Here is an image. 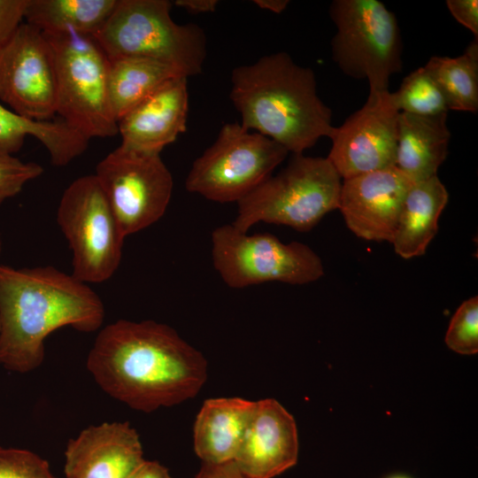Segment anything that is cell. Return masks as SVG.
Listing matches in <instances>:
<instances>
[{"label":"cell","instance_id":"1","mask_svg":"<svg viewBox=\"0 0 478 478\" xmlns=\"http://www.w3.org/2000/svg\"><path fill=\"white\" fill-rule=\"evenodd\" d=\"M87 368L110 397L150 412L195 397L207 377L203 354L171 327L119 320L98 333Z\"/></svg>","mask_w":478,"mask_h":478},{"label":"cell","instance_id":"2","mask_svg":"<svg viewBox=\"0 0 478 478\" xmlns=\"http://www.w3.org/2000/svg\"><path fill=\"white\" fill-rule=\"evenodd\" d=\"M104 306L86 283L53 266L14 268L0 265V364L28 373L44 358V340L70 326L99 329Z\"/></svg>","mask_w":478,"mask_h":478},{"label":"cell","instance_id":"3","mask_svg":"<svg viewBox=\"0 0 478 478\" xmlns=\"http://www.w3.org/2000/svg\"><path fill=\"white\" fill-rule=\"evenodd\" d=\"M229 97L243 128L293 154H303L321 137H329L335 127L331 109L317 93L314 72L284 51L235 67Z\"/></svg>","mask_w":478,"mask_h":478},{"label":"cell","instance_id":"4","mask_svg":"<svg viewBox=\"0 0 478 478\" xmlns=\"http://www.w3.org/2000/svg\"><path fill=\"white\" fill-rule=\"evenodd\" d=\"M168 0H118L93 35L109 58L140 57L174 67L188 78L202 72L206 37L197 24L175 23Z\"/></svg>","mask_w":478,"mask_h":478},{"label":"cell","instance_id":"5","mask_svg":"<svg viewBox=\"0 0 478 478\" xmlns=\"http://www.w3.org/2000/svg\"><path fill=\"white\" fill-rule=\"evenodd\" d=\"M341 187V177L328 158L293 154L285 168L237 202L231 224L244 233L258 222L309 231L338 209Z\"/></svg>","mask_w":478,"mask_h":478},{"label":"cell","instance_id":"6","mask_svg":"<svg viewBox=\"0 0 478 478\" xmlns=\"http://www.w3.org/2000/svg\"><path fill=\"white\" fill-rule=\"evenodd\" d=\"M43 34L56 64L57 114L88 140L119 134L108 94L110 60L95 37L73 29Z\"/></svg>","mask_w":478,"mask_h":478},{"label":"cell","instance_id":"7","mask_svg":"<svg viewBox=\"0 0 478 478\" xmlns=\"http://www.w3.org/2000/svg\"><path fill=\"white\" fill-rule=\"evenodd\" d=\"M329 15L336 27L334 62L347 76L366 79L369 94L389 91L401 72L403 44L395 14L378 0H335Z\"/></svg>","mask_w":478,"mask_h":478},{"label":"cell","instance_id":"8","mask_svg":"<svg viewBox=\"0 0 478 478\" xmlns=\"http://www.w3.org/2000/svg\"><path fill=\"white\" fill-rule=\"evenodd\" d=\"M288 154L267 136L240 123H226L215 142L193 162L186 189L214 202L237 203L271 176Z\"/></svg>","mask_w":478,"mask_h":478},{"label":"cell","instance_id":"9","mask_svg":"<svg viewBox=\"0 0 478 478\" xmlns=\"http://www.w3.org/2000/svg\"><path fill=\"white\" fill-rule=\"evenodd\" d=\"M57 221L72 251V275L84 283L110 279L126 237L95 174L79 177L65 189Z\"/></svg>","mask_w":478,"mask_h":478},{"label":"cell","instance_id":"10","mask_svg":"<svg viewBox=\"0 0 478 478\" xmlns=\"http://www.w3.org/2000/svg\"><path fill=\"white\" fill-rule=\"evenodd\" d=\"M212 257L224 282L242 289L268 281L306 284L324 274L320 257L306 244L281 243L274 235H247L232 224L212 233Z\"/></svg>","mask_w":478,"mask_h":478},{"label":"cell","instance_id":"11","mask_svg":"<svg viewBox=\"0 0 478 478\" xmlns=\"http://www.w3.org/2000/svg\"><path fill=\"white\" fill-rule=\"evenodd\" d=\"M94 174L125 237L151 226L165 214L173 180L159 154L119 146L98 162Z\"/></svg>","mask_w":478,"mask_h":478},{"label":"cell","instance_id":"12","mask_svg":"<svg viewBox=\"0 0 478 478\" xmlns=\"http://www.w3.org/2000/svg\"><path fill=\"white\" fill-rule=\"evenodd\" d=\"M0 100L28 120L48 121L57 114L51 46L41 30L26 22L0 45Z\"/></svg>","mask_w":478,"mask_h":478},{"label":"cell","instance_id":"13","mask_svg":"<svg viewBox=\"0 0 478 478\" xmlns=\"http://www.w3.org/2000/svg\"><path fill=\"white\" fill-rule=\"evenodd\" d=\"M398 113L389 91L368 94L359 110L334 127L327 158L341 178L395 166Z\"/></svg>","mask_w":478,"mask_h":478},{"label":"cell","instance_id":"14","mask_svg":"<svg viewBox=\"0 0 478 478\" xmlns=\"http://www.w3.org/2000/svg\"><path fill=\"white\" fill-rule=\"evenodd\" d=\"M412 184L396 166L343 180L338 209L358 237L391 243Z\"/></svg>","mask_w":478,"mask_h":478},{"label":"cell","instance_id":"15","mask_svg":"<svg viewBox=\"0 0 478 478\" xmlns=\"http://www.w3.org/2000/svg\"><path fill=\"white\" fill-rule=\"evenodd\" d=\"M297 430L293 416L275 399L255 402L235 458L251 478H273L297 464Z\"/></svg>","mask_w":478,"mask_h":478},{"label":"cell","instance_id":"16","mask_svg":"<svg viewBox=\"0 0 478 478\" xmlns=\"http://www.w3.org/2000/svg\"><path fill=\"white\" fill-rule=\"evenodd\" d=\"M136 430L128 422L92 425L65 451L66 478H127L143 460Z\"/></svg>","mask_w":478,"mask_h":478},{"label":"cell","instance_id":"17","mask_svg":"<svg viewBox=\"0 0 478 478\" xmlns=\"http://www.w3.org/2000/svg\"><path fill=\"white\" fill-rule=\"evenodd\" d=\"M188 78L162 84L118 121L120 147L159 154L186 131L189 112Z\"/></svg>","mask_w":478,"mask_h":478},{"label":"cell","instance_id":"18","mask_svg":"<svg viewBox=\"0 0 478 478\" xmlns=\"http://www.w3.org/2000/svg\"><path fill=\"white\" fill-rule=\"evenodd\" d=\"M254 406V401L241 397L204 402L194 425V449L203 463L235 460Z\"/></svg>","mask_w":478,"mask_h":478},{"label":"cell","instance_id":"19","mask_svg":"<svg viewBox=\"0 0 478 478\" xmlns=\"http://www.w3.org/2000/svg\"><path fill=\"white\" fill-rule=\"evenodd\" d=\"M447 115L398 113L395 166L412 183L436 176L445 160L451 139Z\"/></svg>","mask_w":478,"mask_h":478},{"label":"cell","instance_id":"20","mask_svg":"<svg viewBox=\"0 0 478 478\" xmlns=\"http://www.w3.org/2000/svg\"><path fill=\"white\" fill-rule=\"evenodd\" d=\"M448 191L437 175L412 183L405 198L391 243L404 258L423 255L438 230Z\"/></svg>","mask_w":478,"mask_h":478},{"label":"cell","instance_id":"21","mask_svg":"<svg viewBox=\"0 0 478 478\" xmlns=\"http://www.w3.org/2000/svg\"><path fill=\"white\" fill-rule=\"evenodd\" d=\"M27 136L38 140L48 150L51 164L59 167L81 156L89 141L61 119L32 120L0 104V150L14 154Z\"/></svg>","mask_w":478,"mask_h":478},{"label":"cell","instance_id":"22","mask_svg":"<svg viewBox=\"0 0 478 478\" xmlns=\"http://www.w3.org/2000/svg\"><path fill=\"white\" fill-rule=\"evenodd\" d=\"M108 94L117 122L167 81L182 76L172 66L147 58H109Z\"/></svg>","mask_w":478,"mask_h":478},{"label":"cell","instance_id":"23","mask_svg":"<svg viewBox=\"0 0 478 478\" xmlns=\"http://www.w3.org/2000/svg\"><path fill=\"white\" fill-rule=\"evenodd\" d=\"M118 0H27L26 23L43 33L73 29L94 35L105 23Z\"/></svg>","mask_w":478,"mask_h":478},{"label":"cell","instance_id":"24","mask_svg":"<svg viewBox=\"0 0 478 478\" xmlns=\"http://www.w3.org/2000/svg\"><path fill=\"white\" fill-rule=\"evenodd\" d=\"M424 66L439 86L449 110L478 111V38L462 55L432 57Z\"/></svg>","mask_w":478,"mask_h":478},{"label":"cell","instance_id":"25","mask_svg":"<svg viewBox=\"0 0 478 478\" xmlns=\"http://www.w3.org/2000/svg\"><path fill=\"white\" fill-rule=\"evenodd\" d=\"M390 97L399 112L435 116L449 112L439 86L425 66L406 75L397 91L390 92Z\"/></svg>","mask_w":478,"mask_h":478},{"label":"cell","instance_id":"26","mask_svg":"<svg viewBox=\"0 0 478 478\" xmlns=\"http://www.w3.org/2000/svg\"><path fill=\"white\" fill-rule=\"evenodd\" d=\"M447 346L460 354L478 351V297L464 301L451 320L445 335Z\"/></svg>","mask_w":478,"mask_h":478},{"label":"cell","instance_id":"27","mask_svg":"<svg viewBox=\"0 0 478 478\" xmlns=\"http://www.w3.org/2000/svg\"><path fill=\"white\" fill-rule=\"evenodd\" d=\"M0 478H56L44 459L33 451L0 447Z\"/></svg>","mask_w":478,"mask_h":478},{"label":"cell","instance_id":"28","mask_svg":"<svg viewBox=\"0 0 478 478\" xmlns=\"http://www.w3.org/2000/svg\"><path fill=\"white\" fill-rule=\"evenodd\" d=\"M43 168L35 162H24L0 150V204L18 195L30 181L42 175Z\"/></svg>","mask_w":478,"mask_h":478},{"label":"cell","instance_id":"29","mask_svg":"<svg viewBox=\"0 0 478 478\" xmlns=\"http://www.w3.org/2000/svg\"><path fill=\"white\" fill-rule=\"evenodd\" d=\"M27 0H0V45L4 43L24 19Z\"/></svg>","mask_w":478,"mask_h":478},{"label":"cell","instance_id":"30","mask_svg":"<svg viewBox=\"0 0 478 478\" xmlns=\"http://www.w3.org/2000/svg\"><path fill=\"white\" fill-rule=\"evenodd\" d=\"M446 6L452 17L478 38V1L447 0Z\"/></svg>","mask_w":478,"mask_h":478},{"label":"cell","instance_id":"31","mask_svg":"<svg viewBox=\"0 0 478 478\" xmlns=\"http://www.w3.org/2000/svg\"><path fill=\"white\" fill-rule=\"evenodd\" d=\"M196 478H251L243 473L235 461L222 464L203 463Z\"/></svg>","mask_w":478,"mask_h":478},{"label":"cell","instance_id":"32","mask_svg":"<svg viewBox=\"0 0 478 478\" xmlns=\"http://www.w3.org/2000/svg\"><path fill=\"white\" fill-rule=\"evenodd\" d=\"M127 478H171L168 470L158 461L143 459Z\"/></svg>","mask_w":478,"mask_h":478},{"label":"cell","instance_id":"33","mask_svg":"<svg viewBox=\"0 0 478 478\" xmlns=\"http://www.w3.org/2000/svg\"><path fill=\"white\" fill-rule=\"evenodd\" d=\"M173 4L189 13L199 14L212 12L219 4L217 0H175Z\"/></svg>","mask_w":478,"mask_h":478},{"label":"cell","instance_id":"34","mask_svg":"<svg viewBox=\"0 0 478 478\" xmlns=\"http://www.w3.org/2000/svg\"><path fill=\"white\" fill-rule=\"evenodd\" d=\"M253 3L262 10L281 13L289 4L288 0H254Z\"/></svg>","mask_w":478,"mask_h":478},{"label":"cell","instance_id":"35","mask_svg":"<svg viewBox=\"0 0 478 478\" xmlns=\"http://www.w3.org/2000/svg\"><path fill=\"white\" fill-rule=\"evenodd\" d=\"M388 478H411V477H409L407 475H404V474H395V475H391V476H389Z\"/></svg>","mask_w":478,"mask_h":478},{"label":"cell","instance_id":"36","mask_svg":"<svg viewBox=\"0 0 478 478\" xmlns=\"http://www.w3.org/2000/svg\"><path fill=\"white\" fill-rule=\"evenodd\" d=\"M1 251H2V243H1V238H0V254H1Z\"/></svg>","mask_w":478,"mask_h":478}]
</instances>
